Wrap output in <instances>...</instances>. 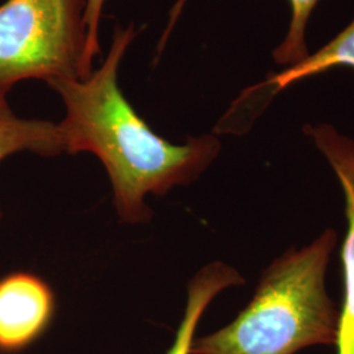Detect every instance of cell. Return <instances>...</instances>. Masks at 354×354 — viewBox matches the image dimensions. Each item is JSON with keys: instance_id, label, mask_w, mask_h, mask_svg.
<instances>
[{"instance_id": "obj_1", "label": "cell", "mask_w": 354, "mask_h": 354, "mask_svg": "<svg viewBox=\"0 0 354 354\" xmlns=\"http://www.w3.org/2000/svg\"><path fill=\"white\" fill-rule=\"evenodd\" d=\"M137 35L134 24L117 28L102 66L86 79L53 82L66 115L58 124L64 152H91L112 183L114 205L122 222L145 223L151 210L147 194L163 196L201 176L221 152L213 134L174 145L158 136L127 102L118 86V70Z\"/></svg>"}, {"instance_id": "obj_2", "label": "cell", "mask_w": 354, "mask_h": 354, "mask_svg": "<svg viewBox=\"0 0 354 354\" xmlns=\"http://www.w3.org/2000/svg\"><path fill=\"white\" fill-rule=\"evenodd\" d=\"M337 232L326 228L266 266L252 299L223 328L194 337L190 354H295L336 345L340 308L327 291Z\"/></svg>"}, {"instance_id": "obj_3", "label": "cell", "mask_w": 354, "mask_h": 354, "mask_svg": "<svg viewBox=\"0 0 354 354\" xmlns=\"http://www.w3.org/2000/svg\"><path fill=\"white\" fill-rule=\"evenodd\" d=\"M87 0H7L0 6V97L15 84L86 79Z\"/></svg>"}, {"instance_id": "obj_4", "label": "cell", "mask_w": 354, "mask_h": 354, "mask_svg": "<svg viewBox=\"0 0 354 354\" xmlns=\"http://www.w3.org/2000/svg\"><path fill=\"white\" fill-rule=\"evenodd\" d=\"M304 136L327 160L344 196L346 232L342 245V304L337 354H354V140L328 122L306 124Z\"/></svg>"}, {"instance_id": "obj_5", "label": "cell", "mask_w": 354, "mask_h": 354, "mask_svg": "<svg viewBox=\"0 0 354 354\" xmlns=\"http://www.w3.org/2000/svg\"><path fill=\"white\" fill-rule=\"evenodd\" d=\"M55 295L48 282L26 272L0 279V353H19L50 327Z\"/></svg>"}, {"instance_id": "obj_6", "label": "cell", "mask_w": 354, "mask_h": 354, "mask_svg": "<svg viewBox=\"0 0 354 354\" xmlns=\"http://www.w3.org/2000/svg\"><path fill=\"white\" fill-rule=\"evenodd\" d=\"M340 67L354 71V17L342 32H339L319 50L310 53L304 59L294 66L281 68L279 73L269 74L264 82L245 89L234 102L227 115H225V130L228 127H234L239 118L241 122L248 121L251 124L282 91L302 80L326 74L332 68Z\"/></svg>"}, {"instance_id": "obj_7", "label": "cell", "mask_w": 354, "mask_h": 354, "mask_svg": "<svg viewBox=\"0 0 354 354\" xmlns=\"http://www.w3.org/2000/svg\"><path fill=\"white\" fill-rule=\"evenodd\" d=\"M243 283L244 279L241 273L222 261L203 266L188 283V299L184 317L177 328L175 342L167 354H190L197 326L209 304L219 292L228 288L241 286Z\"/></svg>"}, {"instance_id": "obj_8", "label": "cell", "mask_w": 354, "mask_h": 354, "mask_svg": "<svg viewBox=\"0 0 354 354\" xmlns=\"http://www.w3.org/2000/svg\"><path fill=\"white\" fill-rule=\"evenodd\" d=\"M23 151L48 158L64 152L58 124L21 118L13 113L7 97H0V162ZM1 216L0 207V219Z\"/></svg>"}, {"instance_id": "obj_9", "label": "cell", "mask_w": 354, "mask_h": 354, "mask_svg": "<svg viewBox=\"0 0 354 354\" xmlns=\"http://www.w3.org/2000/svg\"><path fill=\"white\" fill-rule=\"evenodd\" d=\"M290 20L286 35L272 51L274 64L290 67L301 62L311 51L307 45V26L320 0H288Z\"/></svg>"}, {"instance_id": "obj_10", "label": "cell", "mask_w": 354, "mask_h": 354, "mask_svg": "<svg viewBox=\"0 0 354 354\" xmlns=\"http://www.w3.org/2000/svg\"><path fill=\"white\" fill-rule=\"evenodd\" d=\"M106 0H87V8L84 15L86 24V49H84V71L88 77L93 71V59L100 53V23L102 8Z\"/></svg>"}, {"instance_id": "obj_11", "label": "cell", "mask_w": 354, "mask_h": 354, "mask_svg": "<svg viewBox=\"0 0 354 354\" xmlns=\"http://www.w3.org/2000/svg\"><path fill=\"white\" fill-rule=\"evenodd\" d=\"M188 1H189V0H176V3L174 4V7L171 8L169 17H168V23H167V26H165V29L163 30V36H162L160 42H159V48H158V53H159V54L165 49V44H167L169 36L172 35V30H174V28H175L177 21H178V17L181 16V13L184 11V8H185V6H187Z\"/></svg>"}]
</instances>
